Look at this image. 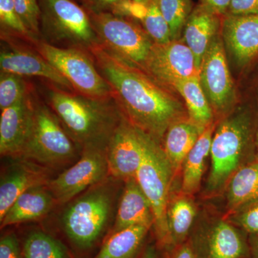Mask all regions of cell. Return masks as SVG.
I'll return each instance as SVG.
<instances>
[{"label":"cell","mask_w":258,"mask_h":258,"mask_svg":"<svg viewBox=\"0 0 258 258\" xmlns=\"http://www.w3.org/2000/svg\"><path fill=\"white\" fill-rule=\"evenodd\" d=\"M1 72L11 73L20 76L38 77L53 84L74 90L71 83L42 56L21 48L2 50L0 53Z\"/></svg>","instance_id":"cell-18"},{"label":"cell","mask_w":258,"mask_h":258,"mask_svg":"<svg viewBox=\"0 0 258 258\" xmlns=\"http://www.w3.org/2000/svg\"><path fill=\"white\" fill-rule=\"evenodd\" d=\"M124 181L109 176L60 206L57 232L74 258H93L109 235Z\"/></svg>","instance_id":"cell-2"},{"label":"cell","mask_w":258,"mask_h":258,"mask_svg":"<svg viewBox=\"0 0 258 258\" xmlns=\"http://www.w3.org/2000/svg\"><path fill=\"white\" fill-rule=\"evenodd\" d=\"M0 22L2 28L24 39L32 44L37 41L32 36L17 13L13 0H0Z\"/></svg>","instance_id":"cell-32"},{"label":"cell","mask_w":258,"mask_h":258,"mask_svg":"<svg viewBox=\"0 0 258 258\" xmlns=\"http://www.w3.org/2000/svg\"><path fill=\"white\" fill-rule=\"evenodd\" d=\"M217 122L208 125L185 158L181 168V192L195 196L200 190Z\"/></svg>","instance_id":"cell-24"},{"label":"cell","mask_w":258,"mask_h":258,"mask_svg":"<svg viewBox=\"0 0 258 258\" xmlns=\"http://www.w3.org/2000/svg\"><path fill=\"white\" fill-rule=\"evenodd\" d=\"M0 258H23L21 239L15 231H8L2 235Z\"/></svg>","instance_id":"cell-35"},{"label":"cell","mask_w":258,"mask_h":258,"mask_svg":"<svg viewBox=\"0 0 258 258\" xmlns=\"http://www.w3.org/2000/svg\"><path fill=\"white\" fill-rule=\"evenodd\" d=\"M221 27L220 15L201 4L194 8L186 20L182 32L183 41L195 55L198 70L212 40L221 32Z\"/></svg>","instance_id":"cell-21"},{"label":"cell","mask_w":258,"mask_h":258,"mask_svg":"<svg viewBox=\"0 0 258 258\" xmlns=\"http://www.w3.org/2000/svg\"><path fill=\"white\" fill-rule=\"evenodd\" d=\"M33 45L79 94L98 99L113 97L111 86L100 74L89 52L74 47L54 46L42 40Z\"/></svg>","instance_id":"cell-10"},{"label":"cell","mask_w":258,"mask_h":258,"mask_svg":"<svg viewBox=\"0 0 258 258\" xmlns=\"http://www.w3.org/2000/svg\"><path fill=\"white\" fill-rule=\"evenodd\" d=\"M154 224V216L152 206L137 179L133 177L125 180L114 223L108 236L137 225L146 226L153 230Z\"/></svg>","instance_id":"cell-19"},{"label":"cell","mask_w":258,"mask_h":258,"mask_svg":"<svg viewBox=\"0 0 258 258\" xmlns=\"http://www.w3.org/2000/svg\"><path fill=\"white\" fill-rule=\"evenodd\" d=\"M134 1L137 2V3H142V4L147 5L151 0H134Z\"/></svg>","instance_id":"cell-44"},{"label":"cell","mask_w":258,"mask_h":258,"mask_svg":"<svg viewBox=\"0 0 258 258\" xmlns=\"http://www.w3.org/2000/svg\"><path fill=\"white\" fill-rule=\"evenodd\" d=\"M147 16L141 22L143 28L154 43L164 44L171 40L170 29L161 14L157 0H151L147 4Z\"/></svg>","instance_id":"cell-31"},{"label":"cell","mask_w":258,"mask_h":258,"mask_svg":"<svg viewBox=\"0 0 258 258\" xmlns=\"http://www.w3.org/2000/svg\"><path fill=\"white\" fill-rule=\"evenodd\" d=\"M253 120L247 108L234 109L217 122L210 150L211 166L203 198H216L225 192L232 176L249 161Z\"/></svg>","instance_id":"cell-4"},{"label":"cell","mask_w":258,"mask_h":258,"mask_svg":"<svg viewBox=\"0 0 258 258\" xmlns=\"http://www.w3.org/2000/svg\"><path fill=\"white\" fill-rule=\"evenodd\" d=\"M17 13L30 34L41 40L40 20L41 10L39 0H13Z\"/></svg>","instance_id":"cell-34"},{"label":"cell","mask_w":258,"mask_h":258,"mask_svg":"<svg viewBox=\"0 0 258 258\" xmlns=\"http://www.w3.org/2000/svg\"><path fill=\"white\" fill-rule=\"evenodd\" d=\"M0 179V219L15 200L30 188L47 184L54 171L23 158H8Z\"/></svg>","instance_id":"cell-15"},{"label":"cell","mask_w":258,"mask_h":258,"mask_svg":"<svg viewBox=\"0 0 258 258\" xmlns=\"http://www.w3.org/2000/svg\"><path fill=\"white\" fill-rule=\"evenodd\" d=\"M164 253L165 254L166 258H195V254L188 240L178 244Z\"/></svg>","instance_id":"cell-39"},{"label":"cell","mask_w":258,"mask_h":258,"mask_svg":"<svg viewBox=\"0 0 258 258\" xmlns=\"http://www.w3.org/2000/svg\"><path fill=\"white\" fill-rule=\"evenodd\" d=\"M89 53L125 118L161 144L171 125L189 118L182 102L142 70L117 60L99 45Z\"/></svg>","instance_id":"cell-1"},{"label":"cell","mask_w":258,"mask_h":258,"mask_svg":"<svg viewBox=\"0 0 258 258\" xmlns=\"http://www.w3.org/2000/svg\"><path fill=\"white\" fill-rule=\"evenodd\" d=\"M151 230L146 226L137 225L112 234L93 258H139Z\"/></svg>","instance_id":"cell-25"},{"label":"cell","mask_w":258,"mask_h":258,"mask_svg":"<svg viewBox=\"0 0 258 258\" xmlns=\"http://www.w3.org/2000/svg\"><path fill=\"white\" fill-rule=\"evenodd\" d=\"M35 101L30 93L14 106L2 111L0 116V154L5 158L21 156L33 123Z\"/></svg>","instance_id":"cell-17"},{"label":"cell","mask_w":258,"mask_h":258,"mask_svg":"<svg viewBox=\"0 0 258 258\" xmlns=\"http://www.w3.org/2000/svg\"><path fill=\"white\" fill-rule=\"evenodd\" d=\"M205 128L186 118L173 123L166 131L161 145L175 177L181 171L185 158Z\"/></svg>","instance_id":"cell-22"},{"label":"cell","mask_w":258,"mask_h":258,"mask_svg":"<svg viewBox=\"0 0 258 258\" xmlns=\"http://www.w3.org/2000/svg\"><path fill=\"white\" fill-rule=\"evenodd\" d=\"M224 194L226 198V213L257 201L258 161L254 160L239 169L231 178Z\"/></svg>","instance_id":"cell-26"},{"label":"cell","mask_w":258,"mask_h":258,"mask_svg":"<svg viewBox=\"0 0 258 258\" xmlns=\"http://www.w3.org/2000/svg\"><path fill=\"white\" fill-rule=\"evenodd\" d=\"M221 35L227 54L238 68L258 56V15H225Z\"/></svg>","instance_id":"cell-16"},{"label":"cell","mask_w":258,"mask_h":258,"mask_svg":"<svg viewBox=\"0 0 258 258\" xmlns=\"http://www.w3.org/2000/svg\"><path fill=\"white\" fill-rule=\"evenodd\" d=\"M198 214L192 196L181 191L176 195L171 192L166 209L169 238V248L166 251L187 240Z\"/></svg>","instance_id":"cell-23"},{"label":"cell","mask_w":258,"mask_h":258,"mask_svg":"<svg viewBox=\"0 0 258 258\" xmlns=\"http://www.w3.org/2000/svg\"><path fill=\"white\" fill-rule=\"evenodd\" d=\"M21 242L23 258H74L63 241L42 229L29 230Z\"/></svg>","instance_id":"cell-28"},{"label":"cell","mask_w":258,"mask_h":258,"mask_svg":"<svg viewBox=\"0 0 258 258\" xmlns=\"http://www.w3.org/2000/svg\"><path fill=\"white\" fill-rule=\"evenodd\" d=\"M84 7L87 10L97 12V13H111L123 2L126 0H81Z\"/></svg>","instance_id":"cell-38"},{"label":"cell","mask_w":258,"mask_h":258,"mask_svg":"<svg viewBox=\"0 0 258 258\" xmlns=\"http://www.w3.org/2000/svg\"><path fill=\"white\" fill-rule=\"evenodd\" d=\"M142 71L167 89H173L178 81L199 76L195 55L179 40L154 43Z\"/></svg>","instance_id":"cell-13"},{"label":"cell","mask_w":258,"mask_h":258,"mask_svg":"<svg viewBox=\"0 0 258 258\" xmlns=\"http://www.w3.org/2000/svg\"><path fill=\"white\" fill-rule=\"evenodd\" d=\"M41 40L89 52L99 45L87 11L74 0H39Z\"/></svg>","instance_id":"cell-7"},{"label":"cell","mask_w":258,"mask_h":258,"mask_svg":"<svg viewBox=\"0 0 258 258\" xmlns=\"http://www.w3.org/2000/svg\"><path fill=\"white\" fill-rule=\"evenodd\" d=\"M56 207L58 206L47 184L30 188L18 197L0 219L1 230L25 222L40 221Z\"/></svg>","instance_id":"cell-20"},{"label":"cell","mask_w":258,"mask_h":258,"mask_svg":"<svg viewBox=\"0 0 258 258\" xmlns=\"http://www.w3.org/2000/svg\"><path fill=\"white\" fill-rule=\"evenodd\" d=\"M159 249L156 242H149L144 247L139 258H159Z\"/></svg>","instance_id":"cell-41"},{"label":"cell","mask_w":258,"mask_h":258,"mask_svg":"<svg viewBox=\"0 0 258 258\" xmlns=\"http://www.w3.org/2000/svg\"><path fill=\"white\" fill-rule=\"evenodd\" d=\"M161 14L170 29L171 40H179L194 9L191 0H157Z\"/></svg>","instance_id":"cell-29"},{"label":"cell","mask_w":258,"mask_h":258,"mask_svg":"<svg viewBox=\"0 0 258 258\" xmlns=\"http://www.w3.org/2000/svg\"><path fill=\"white\" fill-rule=\"evenodd\" d=\"M144 134L123 115L106 146L110 176L123 181L136 177L144 157Z\"/></svg>","instance_id":"cell-14"},{"label":"cell","mask_w":258,"mask_h":258,"mask_svg":"<svg viewBox=\"0 0 258 258\" xmlns=\"http://www.w3.org/2000/svg\"><path fill=\"white\" fill-rule=\"evenodd\" d=\"M86 10L100 46L117 60L142 70L154 44L144 29L125 17Z\"/></svg>","instance_id":"cell-8"},{"label":"cell","mask_w":258,"mask_h":258,"mask_svg":"<svg viewBox=\"0 0 258 258\" xmlns=\"http://www.w3.org/2000/svg\"><path fill=\"white\" fill-rule=\"evenodd\" d=\"M258 15V0H232L225 15Z\"/></svg>","instance_id":"cell-37"},{"label":"cell","mask_w":258,"mask_h":258,"mask_svg":"<svg viewBox=\"0 0 258 258\" xmlns=\"http://www.w3.org/2000/svg\"><path fill=\"white\" fill-rule=\"evenodd\" d=\"M82 151L50 106L35 101L31 133L19 158L33 161L55 172L74 164Z\"/></svg>","instance_id":"cell-5"},{"label":"cell","mask_w":258,"mask_h":258,"mask_svg":"<svg viewBox=\"0 0 258 258\" xmlns=\"http://www.w3.org/2000/svg\"><path fill=\"white\" fill-rule=\"evenodd\" d=\"M109 176L106 148L86 147L78 161L54 176L47 186L60 207Z\"/></svg>","instance_id":"cell-12"},{"label":"cell","mask_w":258,"mask_h":258,"mask_svg":"<svg viewBox=\"0 0 258 258\" xmlns=\"http://www.w3.org/2000/svg\"><path fill=\"white\" fill-rule=\"evenodd\" d=\"M147 5L137 3L134 0H126L116 8L113 14L142 22L147 16Z\"/></svg>","instance_id":"cell-36"},{"label":"cell","mask_w":258,"mask_h":258,"mask_svg":"<svg viewBox=\"0 0 258 258\" xmlns=\"http://www.w3.org/2000/svg\"><path fill=\"white\" fill-rule=\"evenodd\" d=\"M250 258H258V235L248 236Z\"/></svg>","instance_id":"cell-42"},{"label":"cell","mask_w":258,"mask_h":258,"mask_svg":"<svg viewBox=\"0 0 258 258\" xmlns=\"http://www.w3.org/2000/svg\"><path fill=\"white\" fill-rule=\"evenodd\" d=\"M187 240L195 258H250L248 235L224 215L199 212Z\"/></svg>","instance_id":"cell-9"},{"label":"cell","mask_w":258,"mask_h":258,"mask_svg":"<svg viewBox=\"0 0 258 258\" xmlns=\"http://www.w3.org/2000/svg\"><path fill=\"white\" fill-rule=\"evenodd\" d=\"M254 138V160L258 161V125Z\"/></svg>","instance_id":"cell-43"},{"label":"cell","mask_w":258,"mask_h":258,"mask_svg":"<svg viewBox=\"0 0 258 258\" xmlns=\"http://www.w3.org/2000/svg\"><path fill=\"white\" fill-rule=\"evenodd\" d=\"M30 91L23 76L1 72L0 75V110L14 106L28 96Z\"/></svg>","instance_id":"cell-30"},{"label":"cell","mask_w":258,"mask_h":258,"mask_svg":"<svg viewBox=\"0 0 258 258\" xmlns=\"http://www.w3.org/2000/svg\"><path fill=\"white\" fill-rule=\"evenodd\" d=\"M47 99L66 132L82 149L106 148L123 115L113 97L98 99L53 88L47 91Z\"/></svg>","instance_id":"cell-3"},{"label":"cell","mask_w":258,"mask_h":258,"mask_svg":"<svg viewBox=\"0 0 258 258\" xmlns=\"http://www.w3.org/2000/svg\"><path fill=\"white\" fill-rule=\"evenodd\" d=\"M224 217L248 236L258 235V200L226 213Z\"/></svg>","instance_id":"cell-33"},{"label":"cell","mask_w":258,"mask_h":258,"mask_svg":"<svg viewBox=\"0 0 258 258\" xmlns=\"http://www.w3.org/2000/svg\"><path fill=\"white\" fill-rule=\"evenodd\" d=\"M200 4L215 14L225 15L232 0H200Z\"/></svg>","instance_id":"cell-40"},{"label":"cell","mask_w":258,"mask_h":258,"mask_svg":"<svg viewBox=\"0 0 258 258\" xmlns=\"http://www.w3.org/2000/svg\"><path fill=\"white\" fill-rule=\"evenodd\" d=\"M173 89L183 98L190 120L204 128L215 121V113L205 96L198 76L178 81Z\"/></svg>","instance_id":"cell-27"},{"label":"cell","mask_w":258,"mask_h":258,"mask_svg":"<svg viewBox=\"0 0 258 258\" xmlns=\"http://www.w3.org/2000/svg\"><path fill=\"white\" fill-rule=\"evenodd\" d=\"M198 77L215 115L221 119L234 111L237 95L221 32L204 55Z\"/></svg>","instance_id":"cell-11"},{"label":"cell","mask_w":258,"mask_h":258,"mask_svg":"<svg viewBox=\"0 0 258 258\" xmlns=\"http://www.w3.org/2000/svg\"><path fill=\"white\" fill-rule=\"evenodd\" d=\"M143 159L135 178L152 206L154 238L164 252L169 246L166 209L175 175L160 142L145 133Z\"/></svg>","instance_id":"cell-6"}]
</instances>
